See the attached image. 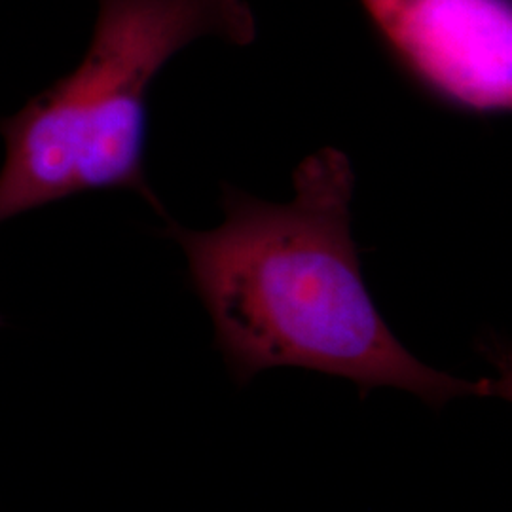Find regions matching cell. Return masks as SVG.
<instances>
[{
  "label": "cell",
  "mask_w": 512,
  "mask_h": 512,
  "mask_svg": "<svg viewBox=\"0 0 512 512\" xmlns=\"http://www.w3.org/2000/svg\"><path fill=\"white\" fill-rule=\"evenodd\" d=\"M385 42L429 90L476 112L511 109L509 0H361Z\"/></svg>",
  "instance_id": "cell-3"
},
{
  "label": "cell",
  "mask_w": 512,
  "mask_h": 512,
  "mask_svg": "<svg viewBox=\"0 0 512 512\" xmlns=\"http://www.w3.org/2000/svg\"><path fill=\"white\" fill-rule=\"evenodd\" d=\"M0 325H2V321H0Z\"/></svg>",
  "instance_id": "cell-4"
},
{
  "label": "cell",
  "mask_w": 512,
  "mask_h": 512,
  "mask_svg": "<svg viewBox=\"0 0 512 512\" xmlns=\"http://www.w3.org/2000/svg\"><path fill=\"white\" fill-rule=\"evenodd\" d=\"M293 184L287 203L226 188L213 230L167 219L236 384L294 366L346 378L361 399L376 387L403 389L435 410L458 397L511 399L509 378L469 382L427 366L387 327L351 236L355 175L342 150L313 152Z\"/></svg>",
  "instance_id": "cell-1"
},
{
  "label": "cell",
  "mask_w": 512,
  "mask_h": 512,
  "mask_svg": "<svg viewBox=\"0 0 512 512\" xmlns=\"http://www.w3.org/2000/svg\"><path fill=\"white\" fill-rule=\"evenodd\" d=\"M90 48L73 73L0 120V222L90 190L139 194L147 183L148 88L198 38L247 46L255 18L243 0H97Z\"/></svg>",
  "instance_id": "cell-2"
}]
</instances>
